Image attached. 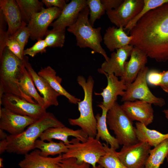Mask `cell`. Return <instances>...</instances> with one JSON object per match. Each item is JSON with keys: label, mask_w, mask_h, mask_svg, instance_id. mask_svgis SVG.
Segmentation results:
<instances>
[{"label": "cell", "mask_w": 168, "mask_h": 168, "mask_svg": "<svg viewBox=\"0 0 168 168\" xmlns=\"http://www.w3.org/2000/svg\"><path fill=\"white\" fill-rule=\"evenodd\" d=\"M149 71V68L145 66L140 71L135 80L127 85V89L122 97L121 101L140 100L160 107L165 105V99L155 96L148 87L146 76Z\"/></svg>", "instance_id": "cell-8"}, {"label": "cell", "mask_w": 168, "mask_h": 168, "mask_svg": "<svg viewBox=\"0 0 168 168\" xmlns=\"http://www.w3.org/2000/svg\"><path fill=\"white\" fill-rule=\"evenodd\" d=\"M105 154L100 159L98 164L104 168H127L121 162L116 155V150L103 143Z\"/></svg>", "instance_id": "cell-31"}, {"label": "cell", "mask_w": 168, "mask_h": 168, "mask_svg": "<svg viewBox=\"0 0 168 168\" xmlns=\"http://www.w3.org/2000/svg\"><path fill=\"white\" fill-rule=\"evenodd\" d=\"M87 4L89 9V21L94 27L95 21L100 19L106 11L101 0H87Z\"/></svg>", "instance_id": "cell-34"}, {"label": "cell", "mask_w": 168, "mask_h": 168, "mask_svg": "<svg viewBox=\"0 0 168 168\" xmlns=\"http://www.w3.org/2000/svg\"><path fill=\"white\" fill-rule=\"evenodd\" d=\"M124 1V0H101L106 12L117 8Z\"/></svg>", "instance_id": "cell-41"}, {"label": "cell", "mask_w": 168, "mask_h": 168, "mask_svg": "<svg viewBox=\"0 0 168 168\" xmlns=\"http://www.w3.org/2000/svg\"><path fill=\"white\" fill-rule=\"evenodd\" d=\"M7 22L4 17L0 11V57L2 55L3 51L6 47V42L8 38L7 31L5 30V25Z\"/></svg>", "instance_id": "cell-37"}, {"label": "cell", "mask_w": 168, "mask_h": 168, "mask_svg": "<svg viewBox=\"0 0 168 168\" xmlns=\"http://www.w3.org/2000/svg\"><path fill=\"white\" fill-rule=\"evenodd\" d=\"M72 136L80 140L81 142L86 141L87 135L81 129L73 130L65 126L59 127H52L45 130L40 137L43 141L49 142L53 139L60 140L68 145L70 143L68 137Z\"/></svg>", "instance_id": "cell-22"}, {"label": "cell", "mask_w": 168, "mask_h": 168, "mask_svg": "<svg viewBox=\"0 0 168 168\" xmlns=\"http://www.w3.org/2000/svg\"><path fill=\"white\" fill-rule=\"evenodd\" d=\"M23 22L27 25L32 16L44 7L42 2L38 0H16Z\"/></svg>", "instance_id": "cell-30"}, {"label": "cell", "mask_w": 168, "mask_h": 168, "mask_svg": "<svg viewBox=\"0 0 168 168\" xmlns=\"http://www.w3.org/2000/svg\"><path fill=\"white\" fill-rule=\"evenodd\" d=\"M107 80V86L103 89L100 93L95 92L96 95H101L103 97V101L101 104L108 110L111 108L116 102L118 96L122 97L124 94L127 88V85L118 77L113 74H107L103 72Z\"/></svg>", "instance_id": "cell-17"}, {"label": "cell", "mask_w": 168, "mask_h": 168, "mask_svg": "<svg viewBox=\"0 0 168 168\" xmlns=\"http://www.w3.org/2000/svg\"><path fill=\"white\" fill-rule=\"evenodd\" d=\"M144 5L138 13L124 28L129 32L138 21L150 11L168 2V0H143Z\"/></svg>", "instance_id": "cell-32"}, {"label": "cell", "mask_w": 168, "mask_h": 168, "mask_svg": "<svg viewBox=\"0 0 168 168\" xmlns=\"http://www.w3.org/2000/svg\"><path fill=\"white\" fill-rule=\"evenodd\" d=\"M135 125V131L138 141L146 142L151 147H155L168 138V133L163 134L157 130L150 129L138 122Z\"/></svg>", "instance_id": "cell-26"}, {"label": "cell", "mask_w": 168, "mask_h": 168, "mask_svg": "<svg viewBox=\"0 0 168 168\" xmlns=\"http://www.w3.org/2000/svg\"><path fill=\"white\" fill-rule=\"evenodd\" d=\"M3 131L0 129V139L1 140L6 139L8 136Z\"/></svg>", "instance_id": "cell-45"}, {"label": "cell", "mask_w": 168, "mask_h": 168, "mask_svg": "<svg viewBox=\"0 0 168 168\" xmlns=\"http://www.w3.org/2000/svg\"><path fill=\"white\" fill-rule=\"evenodd\" d=\"M3 159L2 158H0V168H2L3 167Z\"/></svg>", "instance_id": "cell-47"}, {"label": "cell", "mask_w": 168, "mask_h": 168, "mask_svg": "<svg viewBox=\"0 0 168 168\" xmlns=\"http://www.w3.org/2000/svg\"><path fill=\"white\" fill-rule=\"evenodd\" d=\"M34 147L39 149L40 155L44 157L65 153L68 150L67 145L62 141L57 142L51 141L46 142L40 139L35 141Z\"/></svg>", "instance_id": "cell-29"}, {"label": "cell", "mask_w": 168, "mask_h": 168, "mask_svg": "<svg viewBox=\"0 0 168 168\" xmlns=\"http://www.w3.org/2000/svg\"><path fill=\"white\" fill-rule=\"evenodd\" d=\"M26 57L21 60L6 47L0 57V89L4 94L18 96L27 101L37 103L23 91L19 83L23 66Z\"/></svg>", "instance_id": "cell-3"}, {"label": "cell", "mask_w": 168, "mask_h": 168, "mask_svg": "<svg viewBox=\"0 0 168 168\" xmlns=\"http://www.w3.org/2000/svg\"><path fill=\"white\" fill-rule=\"evenodd\" d=\"M70 141L67 145L68 151L62 154V159L73 158L79 163L85 162L95 167L100 158L105 154L103 144L95 138L88 137L84 142L76 138Z\"/></svg>", "instance_id": "cell-6"}, {"label": "cell", "mask_w": 168, "mask_h": 168, "mask_svg": "<svg viewBox=\"0 0 168 168\" xmlns=\"http://www.w3.org/2000/svg\"><path fill=\"white\" fill-rule=\"evenodd\" d=\"M65 30H48L44 39L47 47H63L65 41Z\"/></svg>", "instance_id": "cell-33"}, {"label": "cell", "mask_w": 168, "mask_h": 168, "mask_svg": "<svg viewBox=\"0 0 168 168\" xmlns=\"http://www.w3.org/2000/svg\"><path fill=\"white\" fill-rule=\"evenodd\" d=\"M89 9L87 6L80 12L76 22L68 27L67 30L75 36L77 46L89 48L95 53L102 55L107 61L109 57L100 44L102 40L101 28H95L91 26L89 21Z\"/></svg>", "instance_id": "cell-4"}, {"label": "cell", "mask_w": 168, "mask_h": 168, "mask_svg": "<svg viewBox=\"0 0 168 168\" xmlns=\"http://www.w3.org/2000/svg\"><path fill=\"white\" fill-rule=\"evenodd\" d=\"M64 126L53 114L47 112L21 133L16 135H8L6 138L7 142L6 151L25 155L35 149V141L46 129L50 128Z\"/></svg>", "instance_id": "cell-2"}, {"label": "cell", "mask_w": 168, "mask_h": 168, "mask_svg": "<svg viewBox=\"0 0 168 168\" xmlns=\"http://www.w3.org/2000/svg\"><path fill=\"white\" fill-rule=\"evenodd\" d=\"M163 75L160 87L166 93L168 91V70L162 72Z\"/></svg>", "instance_id": "cell-43"}, {"label": "cell", "mask_w": 168, "mask_h": 168, "mask_svg": "<svg viewBox=\"0 0 168 168\" xmlns=\"http://www.w3.org/2000/svg\"><path fill=\"white\" fill-rule=\"evenodd\" d=\"M162 112L164 114L166 118L168 119V108L163 110Z\"/></svg>", "instance_id": "cell-46"}, {"label": "cell", "mask_w": 168, "mask_h": 168, "mask_svg": "<svg viewBox=\"0 0 168 168\" xmlns=\"http://www.w3.org/2000/svg\"><path fill=\"white\" fill-rule=\"evenodd\" d=\"M61 11L55 7H44L40 11L34 14L27 25L30 39L33 40L43 39L48 27L58 17Z\"/></svg>", "instance_id": "cell-11"}, {"label": "cell", "mask_w": 168, "mask_h": 168, "mask_svg": "<svg viewBox=\"0 0 168 168\" xmlns=\"http://www.w3.org/2000/svg\"><path fill=\"white\" fill-rule=\"evenodd\" d=\"M38 74L45 79L51 87L61 96L66 97L70 103L76 104L81 100L68 93L61 85L62 79L56 75L55 71L50 66L42 68Z\"/></svg>", "instance_id": "cell-24"}, {"label": "cell", "mask_w": 168, "mask_h": 168, "mask_svg": "<svg viewBox=\"0 0 168 168\" xmlns=\"http://www.w3.org/2000/svg\"><path fill=\"white\" fill-rule=\"evenodd\" d=\"M152 105L145 101L137 100L124 102L121 106L132 121H137L147 126L154 119V110Z\"/></svg>", "instance_id": "cell-14"}, {"label": "cell", "mask_w": 168, "mask_h": 168, "mask_svg": "<svg viewBox=\"0 0 168 168\" xmlns=\"http://www.w3.org/2000/svg\"><path fill=\"white\" fill-rule=\"evenodd\" d=\"M144 5L143 0H124L117 8L106 11L110 22L117 27L125 28L138 13Z\"/></svg>", "instance_id": "cell-12"}, {"label": "cell", "mask_w": 168, "mask_h": 168, "mask_svg": "<svg viewBox=\"0 0 168 168\" xmlns=\"http://www.w3.org/2000/svg\"><path fill=\"white\" fill-rule=\"evenodd\" d=\"M36 120L29 116L14 113L4 107L0 108V129L7 131L10 135L21 133Z\"/></svg>", "instance_id": "cell-13"}, {"label": "cell", "mask_w": 168, "mask_h": 168, "mask_svg": "<svg viewBox=\"0 0 168 168\" xmlns=\"http://www.w3.org/2000/svg\"><path fill=\"white\" fill-rule=\"evenodd\" d=\"M129 60L126 61L124 71L120 80L127 85L133 82L140 71L145 67L147 58L146 54L138 48L134 46Z\"/></svg>", "instance_id": "cell-19"}, {"label": "cell", "mask_w": 168, "mask_h": 168, "mask_svg": "<svg viewBox=\"0 0 168 168\" xmlns=\"http://www.w3.org/2000/svg\"><path fill=\"white\" fill-rule=\"evenodd\" d=\"M129 45L159 62L168 60V2L150 11L129 32Z\"/></svg>", "instance_id": "cell-1"}, {"label": "cell", "mask_w": 168, "mask_h": 168, "mask_svg": "<svg viewBox=\"0 0 168 168\" xmlns=\"http://www.w3.org/2000/svg\"><path fill=\"white\" fill-rule=\"evenodd\" d=\"M162 75V72L155 70H149L146 76L147 83L153 86H160Z\"/></svg>", "instance_id": "cell-40"}, {"label": "cell", "mask_w": 168, "mask_h": 168, "mask_svg": "<svg viewBox=\"0 0 168 168\" xmlns=\"http://www.w3.org/2000/svg\"><path fill=\"white\" fill-rule=\"evenodd\" d=\"M151 147L146 142H138L123 146L119 152H116V155L127 168H144Z\"/></svg>", "instance_id": "cell-10"}, {"label": "cell", "mask_w": 168, "mask_h": 168, "mask_svg": "<svg viewBox=\"0 0 168 168\" xmlns=\"http://www.w3.org/2000/svg\"><path fill=\"white\" fill-rule=\"evenodd\" d=\"M98 106L102 110V114H97L95 117L97 121V133L95 138L99 140L101 139L106 142V144L110 145V147L115 150L119 147L118 142L116 138L112 136L110 133L107 128L106 122V116L108 110L100 104Z\"/></svg>", "instance_id": "cell-25"}, {"label": "cell", "mask_w": 168, "mask_h": 168, "mask_svg": "<svg viewBox=\"0 0 168 168\" xmlns=\"http://www.w3.org/2000/svg\"><path fill=\"white\" fill-rule=\"evenodd\" d=\"M167 93H168V91H167Z\"/></svg>", "instance_id": "cell-50"}, {"label": "cell", "mask_w": 168, "mask_h": 168, "mask_svg": "<svg viewBox=\"0 0 168 168\" xmlns=\"http://www.w3.org/2000/svg\"><path fill=\"white\" fill-rule=\"evenodd\" d=\"M166 158L167 159V162H168V154L167 156H166Z\"/></svg>", "instance_id": "cell-49"}, {"label": "cell", "mask_w": 168, "mask_h": 168, "mask_svg": "<svg viewBox=\"0 0 168 168\" xmlns=\"http://www.w3.org/2000/svg\"><path fill=\"white\" fill-rule=\"evenodd\" d=\"M0 8L8 25L7 34L9 37L14 34L22 24L20 11L15 0H0Z\"/></svg>", "instance_id": "cell-21"}, {"label": "cell", "mask_w": 168, "mask_h": 168, "mask_svg": "<svg viewBox=\"0 0 168 168\" xmlns=\"http://www.w3.org/2000/svg\"><path fill=\"white\" fill-rule=\"evenodd\" d=\"M122 27L110 26L106 30L103 42L110 51L130 44L132 37L126 33Z\"/></svg>", "instance_id": "cell-23"}, {"label": "cell", "mask_w": 168, "mask_h": 168, "mask_svg": "<svg viewBox=\"0 0 168 168\" xmlns=\"http://www.w3.org/2000/svg\"><path fill=\"white\" fill-rule=\"evenodd\" d=\"M16 114L29 116L37 120L47 113L46 110L37 103L29 102L18 96L4 94L0 99V106Z\"/></svg>", "instance_id": "cell-9"}, {"label": "cell", "mask_w": 168, "mask_h": 168, "mask_svg": "<svg viewBox=\"0 0 168 168\" xmlns=\"http://www.w3.org/2000/svg\"><path fill=\"white\" fill-rule=\"evenodd\" d=\"M133 122L117 101L107 112V124L113 131L120 145H128L139 142Z\"/></svg>", "instance_id": "cell-7"}, {"label": "cell", "mask_w": 168, "mask_h": 168, "mask_svg": "<svg viewBox=\"0 0 168 168\" xmlns=\"http://www.w3.org/2000/svg\"><path fill=\"white\" fill-rule=\"evenodd\" d=\"M59 165L62 168H91L90 164L85 162L79 163L73 158L62 159Z\"/></svg>", "instance_id": "cell-39"}, {"label": "cell", "mask_w": 168, "mask_h": 168, "mask_svg": "<svg viewBox=\"0 0 168 168\" xmlns=\"http://www.w3.org/2000/svg\"><path fill=\"white\" fill-rule=\"evenodd\" d=\"M6 46L15 55L21 60L24 58L21 46L15 40L8 38L6 42Z\"/></svg>", "instance_id": "cell-38"}, {"label": "cell", "mask_w": 168, "mask_h": 168, "mask_svg": "<svg viewBox=\"0 0 168 168\" xmlns=\"http://www.w3.org/2000/svg\"><path fill=\"white\" fill-rule=\"evenodd\" d=\"M7 146V142L6 139L2 140L0 142V154H2L6 151Z\"/></svg>", "instance_id": "cell-44"}, {"label": "cell", "mask_w": 168, "mask_h": 168, "mask_svg": "<svg viewBox=\"0 0 168 168\" xmlns=\"http://www.w3.org/2000/svg\"><path fill=\"white\" fill-rule=\"evenodd\" d=\"M78 84L84 92L83 100L77 103L79 117L77 119H69L70 125L79 127L88 137L95 138L96 133L97 121L94 116L92 107V92L94 81L91 76L86 81L82 76L77 77Z\"/></svg>", "instance_id": "cell-5"}, {"label": "cell", "mask_w": 168, "mask_h": 168, "mask_svg": "<svg viewBox=\"0 0 168 168\" xmlns=\"http://www.w3.org/2000/svg\"><path fill=\"white\" fill-rule=\"evenodd\" d=\"M28 60L27 57L25 63V67L31 75L35 85L43 96L44 101L43 108L46 110L51 106H58V102L57 98L60 95L51 87L45 79L36 72Z\"/></svg>", "instance_id": "cell-18"}, {"label": "cell", "mask_w": 168, "mask_h": 168, "mask_svg": "<svg viewBox=\"0 0 168 168\" xmlns=\"http://www.w3.org/2000/svg\"><path fill=\"white\" fill-rule=\"evenodd\" d=\"M168 154V138L150 151L144 168H160Z\"/></svg>", "instance_id": "cell-28"}, {"label": "cell", "mask_w": 168, "mask_h": 168, "mask_svg": "<svg viewBox=\"0 0 168 168\" xmlns=\"http://www.w3.org/2000/svg\"><path fill=\"white\" fill-rule=\"evenodd\" d=\"M30 36V33L27 27V25L22 21V24L20 27L14 34L8 38L16 40L20 44L23 52L24 47L27 43Z\"/></svg>", "instance_id": "cell-35"}, {"label": "cell", "mask_w": 168, "mask_h": 168, "mask_svg": "<svg viewBox=\"0 0 168 168\" xmlns=\"http://www.w3.org/2000/svg\"><path fill=\"white\" fill-rule=\"evenodd\" d=\"M48 47L44 39L39 40L31 47L24 49L23 54L24 56L28 55L34 57L39 53H46V48Z\"/></svg>", "instance_id": "cell-36"}, {"label": "cell", "mask_w": 168, "mask_h": 168, "mask_svg": "<svg viewBox=\"0 0 168 168\" xmlns=\"http://www.w3.org/2000/svg\"><path fill=\"white\" fill-rule=\"evenodd\" d=\"M41 2L47 8L55 7L62 10L66 4L64 0H42Z\"/></svg>", "instance_id": "cell-42"}, {"label": "cell", "mask_w": 168, "mask_h": 168, "mask_svg": "<svg viewBox=\"0 0 168 168\" xmlns=\"http://www.w3.org/2000/svg\"><path fill=\"white\" fill-rule=\"evenodd\" d=\"M134 46L128 45L116 50L113 52L107 61H105L98 68V72L102 74H113L116 76L120 77L123 75L126 60L130 57Z\"/></svg>", "instance_id": "cell-15"}, {"label": "cell", "mask_w": 168, "mask_h": 168, "mask_svg": "<svg viewBox=\"0 0 168 168\" xmlns=\"http://www.w3.org/2000/svg\"><path fill=\"white\" fill-rule=\"evenodd\" d=\"M62 159V154L54 157H44L36 149L25 155L18 165L20 168H62L59 165Z\"/></svg>", "instance_id": "cell-20"}, {"label": "cell", "mask_w": 168, "mask_h": 168, "mask_svg": "<svg viewBox=\"0 0 168 168\" xmlns=\"http://www.w3.org/2000/svg\"><path fill=\"white\" fill-rule=\"evenodd\" d=\"M92 168H104L102 167V166H100V165L98 164V165H97L95 167H92Z\"/></svg>", "instance_id": "cell-48"}, {"label": "cell", "mask_w": 168, "mask_h": 168, "mask_svg": "<svg viewBox=\"0 0 168 168\" xmlns=\"http://www.w3.org/2000/svg\"><path fill=\"white\" fill-rule=\"evenodd\" d=\"M19 83L24 92L29 96L34 99L35 102L43 107L44 104V99L37 91L32 78L26 68L25 63L22 67Z\"/></svg>", "instance_id": "cell-27"}, {"label": "cell", "mask_w": 168, "mask_h": 168, "mask_svg": "<svg viewBox=\"0 0 168 168\" xmlns=\"http://www.w3.org/2000/svg\"><path fill=\"white\" fill-rule=\"evenodd\" d=\"M87 6L86 0H72L66 4L56 20L50 25L54 30H66L77 21L80 12Z\"/></svg>", "instance_id": "cell-16"}]
</instances>
